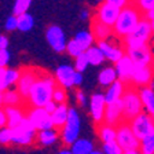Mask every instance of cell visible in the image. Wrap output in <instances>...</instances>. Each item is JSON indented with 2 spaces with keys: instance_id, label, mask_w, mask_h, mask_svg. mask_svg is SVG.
<instances>
[{
  "instance_id": "cell-42",
  "label": "cell",
  "mask_w": 154,
  "mask_h": 154,
  "mask_svg": "<svg viewBox=\"0 0 154 154\" xmlns=\"http://www.w3.org/2000/svg\"><path fill=\"white\" fill-rule=\"evenodd\" d=\"M136 6L139 7V10H140L142 13H147V11H150L151 8L154 7V0H140Z\"/></svg>"
},
{
  "instance_id": "cell-41",
  "label": "cell",
  "mask_w": 154,
  "mask_h": 154,
  "mask_svg": "<svg viewBox=\"0 0 154 154\" xmlns=\"http://www.w3.org/2000/svg\"><path fill=\"white\" fill-rule=\"evenodd\" d=\"M7 32H13V30H17L18 29V17L17 15H10L6 21V25H4Z\"/></svg>"
},
{
  "instance_id": "cell-1",
  "label": "cell",
  "mask_w": 154,
  "mask_h": 154,
  "mask_svg": "<svg viewBox=\"0 0 154 154\" xmlns=\"http://www.w3.org/2000/svg\"><path fill=\"white\" fill-rule=\"evenodd\" d=\"M55 80L52 76H38L36 84L32 87V90L29 92L28 100L30 106L33 107H44L50 100H52L55 91Z\"/></svg>"
},
{
  "instance_id": "cell-31",
  "label": "cell",
  "mask_w": 154,
  "mask_h": 154,
  "mask_svg": "<svg viewBox=\"0 0 154 154\" xmlns=\"http://www.w3.org/2000/svg\"><path fill=\"white\" fill-rule=\"evenodd\" d=\"M85 54H87V58H88L91 66H99V65H102L103 61L106 59L103 52H102V50H100L98 45H92L91 48H88L85 51Z\"/></svg>"
},
{
  "instance_id": "cell-43",
  "label": "cell",
  "mask_w": 154,
  "mask_h": 154,
  "mask_svg": "<svg viewBox=\"0 0 154 154\" xmlns=\"http://www.w3.org/2000/svg\"><path fill=\"white\" fill-rule=\"evenodd\" d=\"M10 61L8 50H0V67H7Z\"/></svg>"
},
{
  "instance_id": "cell-8",
  "label": "cell",
  "mask_w": 154,
  "mask_h": 154,
  "mask_svg": "<svg viewBox=\"0 0 154 154\" xmlns=\"http://www.w3.org/2000/svg\"><path fill=\"white\" fill-rule=\"evenodd\" d=\"M129 125H131L132 131H134V134L136 135V138L139 140L144 139L149 135L154 134V121L151 119V116L146 112L140 113L138 117H135L134 120H131Z\"/></svg>"
},
{
  "instance_id": "cell-45",
  "label": "cell",
  "mask_w": 154,
  "mask_h": 154,
  "mask_svg": "<svg viewBox=\"0 0 154 154\" xmlns=\"http://www.w3.org/2000/svg\"><path fill=\"white\" fill-rule=\"evenodd\" d=\"M57 107H58V103L57 102H54V100H50V102L47 103V105L43 107V109L45 110L47 113H50V114H52V113L57 110Z\"/></svg>"
},
{
  "instance_id": "cell-20",
  "label": "cell",
  "mask_w": 154,
  "mask_h": 154,
  "mask_svg": "<svg viewBox=\"0 0 154 154\" xmlns=\"http://www.w3.org/2000/svg\"><path fill=\"white\" fill-rule=\"evenodd\" d=\"M125 91V83H122L121 80H117L116 83H113L112 85L107 88V91L105 92V99L106 103L110 105V103H114V102H119V100L122 99Z\"/></svg>"
},
{
  "instance_id": "cell-30",
  "label": "cell",
  "mask_w": 154,
  "mask_h": 154,
  "mask_svg": "<svg viewBox=\"0 0 154 154\" xmlns=\"http://www.w3.org/2000/svg\"><path fill=\"white\" fill-rule=\"evenodd\" d=\"M74 40H76V43L81 47V50H83L84 52L88 50V48L92 47V43H94V36L91 32H87V30H80V32H77L76 36H74Z\"/></svg>"
},
{
  "instance_id": "cell-51",
  "label": "cell",
  "mask_w": 154,
  "mask_h": 154,
  "mask_svg": "<svg viewBox=\"0 0 154 154\" xmlns=\"http://www.w3.org/2000/svg\"><path fill=\"white\" fill-rule=\"evenodd\" d=\"M7 69H8V67H0V83L4 80L6 73H7Z\"/></svg>"
},
{
  "instance_id": "cell-56",
  "label": "cell",
  "mask_w": 154,
  "mask_h": 154,
  "mask_svg": "<svg viewBox=\"0 0 154 154\" xmlns=\"http://www.w3.org/2000/svg\"><path fill=\"white\" fill-rule=\"evenodd\" d=\"M90 154H105V153H103L102 150H94L92 153H90Z\"/></svg>"
},
{
  "instance_id": "cell-11",
  "label": "cell",
  "mask_w": 154,
  "mask_h": 154,
  "mask_svg": "<svg viewBox=\"0 0 154 154\" xmlns=\"http://www.w3.org/2000/svg\"><path fill=\"white\" fill-rule=\"evenodd\" d=\"M121 10L119 7L113 6V4L107 3V2H103L100 3L99 8H98V13H96V18L99 19L100 22H103L105 25L110 26V28H114L116 22L120 17Z\"/></svg>"
},
{
  "instance_id": "cell-40",
  "label": "cell",
  "mask_w": 154,
  "mask_h": 154,
  "mask_svg": "<svg viewBox=\"0 0 154 154\" xmlns=\"http://www.w3.org/2000/svg\"><path fill=\"white\" fill-rule=\"evenodd\" d=\"M52 100L57 102L58 105H62V103L66 102V92H65V88H62V87H57L55 91H54Z\"/></svg>"
},
{
  "instance_id": "cell-7",
  "label": "cell",
  "mask_w": 154,
  "mask_h": 154,
  "mask_svg": "<svg viewBox=\"0 0 154 154\" xmlns=\"http://www.w3.org/2000/svg\"><path fill=\"white\" fill-rule=\"evenodd\" d=\"M117 128V139L116 142L121 146L124 151L127 150H139L140 147V140L136 138V135L134 134L129 122L124 121L120 125L116 127Z\"/></svg>"
},
{
  "instance_id": "cell-35",
  "label": "cell",
  "mask_w": 154,
  "mask_h": 154,
  "mask_svg": "<svg viewBox=\"0 0 154 154\" xmlns=\"http://www.w3.org/2000/svg\"><path fill=\"white\" fill-rule=\"evenodd\" d=\"M30 4H32V0H15L14 8H13V14L17 17L22 15V14H26L29 7H30Z\"/></svg>"
},
{
  "instance_id": "cell-25",
  "label": "cell",
  "mask_w": 154,
  "mask_h": 154,
  "mask_svg": "<svg viewBox=\"0 0 154 154\" xmlns=\"http://www.w3.org/2000/svg\"><path fill=\"white\" fill-rule=\"evenodd\" d=\"M117 80H119V76H117V72H116V67H105L98 74V83L102 87H107L109 88Z\"/></svg>"
},
{
  "instance_id": "cell-48",
  "label": "cell",
  "mask_w": 154,
  "mask_h": 154,
  "mask_svg": "<svg viewBox=\"0 0 154 154\" xmlns=\"http://www.w3.org/2000/svg\"><path fill=\"white\" fill-rule=\"evenodd\" d=\"M8 47V38L4 35H0V50H7Z\"/></svg>"
},
{
  "instance_id": "cell-57",
  "label": "cell",
  "mask_w": 154,
  "mask_h": 154,
  "mask_svg": "<svg viewBox=\"0 0 154 154\" xmlns=\"http://www.w3.org/2000/svg\"><path fill=\"white\" fill-rule=\"evenodd\" d=\"M139 2H140V0H131V3H132V4H138Z\"/></svg>"
},
{
  "instance_id": "cell-13",
  "label": "cell",
  "mask_w": 154,
  "mask_h": 154,
  "mask_svg": "<svg viewBox=\"0 0 154 154\" xmlns=\"http://www.w3.org/2000/svg\"><path fill=\"white\" fill-rule=\"evenodd\" d=\"M38 74L32 69H25V70L21 72V77H19L18 83H17V91L22 95V98L28 99L29 92L32 90V87L36 84Z\"/></svg>"
},
{
  "instance_id": "cell-3",
  "label": "cell",
  "mask_w": 154,
  "mask_h": 154,
  "mask_svg": "<svg viewBox=\"0 0 154 154\" xmlns=\"http://www.w3.org/2000/svg\"><path fill=\"white\" fill-rule=\"evenodd\" d=\"M151 36H153L151 23L149 19H146L143 17V19H142L140 22L138 23V26L134 29V32L124 38V44H125V47H127V50L143 47V45H147Z\"/></svg>"
},
{
  "instance_id": "cell-16",
  "label": "cell",
  "mask_w": 154,
  "mask_h": 154,
  "mask_svg": "<svg viewBox=\"0 0 154 154\" xmlns=\"http://www.w3.org/2000/svg\"><path fill=\"white\" fill-rule=\"evenodd\" d=\"M74 74H76V69L73 66L61 65L55 70V80L58 81V84L62 88H72V87H74V84H73Z\"/></svg>"
},
{
  "instance_id": "cell-54",
  "label": "cell",
  "mask_w": 154,
  "mask_h": 154,
  "mask_svg": "<svg viewBox=\"0 0 154 154\" xmlns=\"http://www.w3.org/2000/svg\"><path fill=\"white\" fill-rule=\"evenodd\" d=\"M3 98H4V92H3V91H0V109H2V107H3V105H4Z\"/></svg>"
},
{
  "instance_id": "cell-53",
  "label": "cell",
  "mask_w": 154,
  "mask_h": 154,
  "mask_svg": "<svg viewBox=\"0 0 154 154\" xmlns=\"http://www.w3.org/2000/svg\"><path fill=\"white\" fill-rule=\"evenodd\" d=\"M122 154H142V151L140 150H127Z\"/></svg>"
},
{
  "instance_id": "cell-38",
  "label": "cell",
  "mask_w": 154,
  "mask_h": 154,
  "mask_svg": "<svg viewBox=\"0 0 154 154\" xmlns=\"http://www.w3.org/2000/svg\"><path fill=\"white\" fill-rule=\"evenodd\" d=\"M66 52L70 57H73V58H77L79 55H81L83 54V50H81V47L79 44L76 43V40L74 38H72V40H69L67 42V45H66Z\"/></svg>"
},
{
  "instance_id": "cell-14",
  "label": "cell",
  "mask_w": 154,
  "mask_h": 154,
  "mask_svg": "<svg viewBox=\"0 0 154 154\" xmlns=\"http://www.w3.org/2000/svg\"><path fill=\"white\" fill-rule=\"evenodd\" d=\"M106 99H105V94H94L91 96V102H90V110L92 120L98 124H102L103 119H105V112H106Z\"/></svg>"
},
{
  "instance_id": "cell-33",
  "label": "cell",
  "mask_w": 154,
  "mask_h": 154,
  "mask_svg": "<svg viewBox=\"0 0 154 154\" xmlns=\"http://www.w3.org/2000/svg\"><path fill=\"white\" fill-rule=\"evenodd\" d=\"M35 26V19L30 14H22L18 17V30L21 32H29L32 30V28Z\"/></svg>"
},
{
  "instance_id": "cell-4",
  "label": "cell",
  "mask_w": 154,
  "mask_h": 154,
  "mask_svg": "<svg viewBox=\"0 0 154 154\" xmlns=\"http://www.w3.org/2000/svg\"><path fill=\"white\" fill-rule=\"evenodd\" d=\"M121 102H122V109H124V120L127 122L134 120L135 117H138L144 110L139 91H136L135 88H127Z\"/></svg>"
},
{
  "instance_id": "cell-19",
  "label": "cell",
  "mask_w": 154,
  "mask_h": 154,
  "mask_svg": "<svg viewBox=\"0 0 154 154\" xmlns=\"http://www.w3.org/2000/svg\"><path fill=\"white\" fill-rule=\"evenodd\" d=\"M151 79H153V69L151 66L138 67L135 66L134 74H132V83L139 87L151 85Z\"/></svg>"
},
{
  "instance_id": "cell-44",
  "label": "cell",
  "mask_w": 154,
  "mask_h": 154,
  "mask_svg": "<svg viewBox=\"0 0 154 154\" xmlns=\"http://www.w3.org/2000/svg\"><path fill=\"white\" fill-rule=\"evenodd\" d=\"M107 3L113 4V6L119 7L120 10H122L124 7H127L128 4H131V0H106Z\"/></svg>"
},
{
  "instance_id": "cell-32",
  "label": "cell",
  "mask_w": 154,
  "mask_h": 154,
  "mask_svg": "<svg viewBox=\"0 0 154 154\" xmlns=\"http://www.w3.org/2000/svg\"><path fill=\"white\" fill-rule=\"evenodd\" d=\"M22 95L18 92V91H14V90H7L4 92V106L6 107H18V105L21 103L22 100Z\"/></svg>"
},
{
  "instance_id": "cell-36",
  "label": "cell",
  "mask_w": 154,
  "mask_h": 154,
  "mask_svg": "<svg viewBox=\"0 0 154 154\" xmlns=\"http://www.w3.org/2000/svg\"><path fill=\"white\" fill-rule=\"evenodd\" d=\"M87 66H90V61H88L85 52H83L81 55L74 58V69H76V72L83 73V72L87 69Z\"/></svg>"
},
{
  "instance_id": "cell-18",
  "label": "cell",
  "mask_w": 154,
  "mask_h": 154,
  "mask_svg": "<svg viewBox=\"0 0 154 154\" xmlns=\"http://www.w3.org/2000/svg\"><path fill=\"white\" fill-rule=\"evenodd\" d=\"M98 47L102 50V52H103L106 59H109V61L113 62V63H117V62L127 54L121 47H117V45L109 43V40H107V42H99L98 43Z\"/></svg>"
},
{
  "instance_id": "cell-5",
  "label": "cell",
  "mask_w": 154,
  "mask_h": 154,
  "mask_svg": "<svg viewBox=\"0 0 154 154\" xmlns=\"http://www.w3.org/2000/svg\"><path fill=\"white\" fill-rule=\"evenodd\" d=\"M80 129H81V121L80 116L76 109H69V119H67L65 127L61 129V138L65 144H72L80 139Z\"/></svg>"
},
{
  "instance_id": "cell-2",
  "label": "cell",
  "mask_w": 154,
  "mask_h": 154,
  "mask_svg": "<svg viewBox=\"0 0 154 154\" xmlns=\"http://www.w3.org/2000/svg\"><path fill=\"white\" fill-rule=\"evenodd\" d=\"M143 17L144 15H142V11L139 10V7L136 4H128L127 7H124L121 10L119 19H117V22L113 28L114 35L125 38L128 35H131L134 32V29L143 19Z\"/></svg>"
},
{
  "instance_id": "cell-9",
  "label": "cell",
  "mask_w": 154,
  "mask_h": 154,
  "mask_svg": "<svg viewBox=\"0 0 154 154\" xmlns=\"http://www.w3.org/2000/svg\"><path fill=\"white\" fill-rule=\"evenodd\" d=\"M45 38H47L50 47L54 50L55 52L61 54V52L66 51V35L62 30V28H59L58 25H51L48 26L47 32H45Z\"/></svg>"
},
{
  "instance_id": "cell-29",
  "label": "cell",
  "mask_w": 154,
  "mask_h": 154,
  "mask_svg": "<svg viewBox=\"0 0 154 154\" xmlns=\"http://www.w3.org/2000/svg\"><path fill=\"white\" fill-rule=\"evenodd\" d=\"M19 77H21V72L15 70V69H10L8 67V69H7V73H6L4 80L0 83V91L6 92L7 90H10V87L18 83Z\"/></svg>"
},
{
  "instance_id": "cell-23",
  "label": "cell",
  "mask_w": 154,
  "mask_h": 154,
  "mask_svg": "<svg viewBox=\"0 0 154 154\" xmlns=\"http://www.w3.org/2000/svg\"><path fill=\"white\" fill-rule=\"evenodd\" d=\"M4 112H6L7 117V127L11 129L18 127L26 117L19 107H4Z\"/></svg>"
},
{
  "instance_id": "cell-12",
  "label": "cell",
  "mask_w": 154,
  "mask_h": 154,
  "mask_svg": "<svg viewBox=\"0 0 154 154\" xmlns=\"http://www.w3.org/2000/svg\"><path fill=\"white\" fill-rule=\"evenodd\" d=\"M127 55L132 59L135 66H138V67L151 66V63L154 62V55L151 54V50L149 45L127 50Z\"/></svg>"
},
{
  "instance_id": "cell-34",
  "label": "cell",
  "mask_w": 154,
  "mask_h": 154,
  "mask_svg": "<svg viewBox=\"0 0 154 154\" xmlns=\"http://www.w3.org/2000/svg\"><path fill=\"white\" fill-rule=\"evenodd\" d=\"M139 150L142 151V154H154V134L142 139Z\"/></svg>"
},
{
  "instance_id": "cell-10",
  "label": "cell",
  "mask_w": 154,
  "mask_h": 154,
  "mask_svg": "<svg viewBox=\"0 0 154 154\" xmlns=\"http://www.w3.org/2000/svg\"><path fill=\"white\" fill-rule=\"evenodd\" d=\"M29 119V121L33 124V127L36 128V131H44V129H51L54 128L51 120V114L47 113L43 107H33L26 116Z\"/></svg>"
},
{
  "instance_id": "cell-52",
  "label": "cell",
  "mask_w": 154,
  "mask_h": 154,
  "mask_svg": "<svg viewBox=\"0 0 154 154\" xmlns=\"http://www.w3.org/2000/svg\"><path fill=\"white\" fill-rule=\"evenodd\" d=\"M88 17H90V13H88L87 10H83L80 14V18L83 19V21H85V19H88Z\"/></svg>"
},
{
  "instance_id": "cell-58",
  "label": "cell",
  "mask_w": 154,
  "mask_h": 154,
  "mask_svg": "<svg viewBox=\"0 0 154 154\" xmlns=\"http://www.w3.org/2000/svg\"><path fill=\"white\" fill-rule=\"evenodd\" d=\"M150 23H151V28H153V33H154V19H153V21H150Z\"/></svg>"
},
{
  "instance_id": "cell-37",
  "label": "cell",
  "mask_w": 154,
  "mask_h": 154,
  "mask_svg": "<svg viewBox=\"0 0 154 154\" xmlns=\"http://www.w3.org/2000/svg\"><path fill=\"white\" fill-rule=\"evenodd\" d=\"M102 151L105 154H122L124 150L121 149L117 142H109V143H103L102 144Z\"/></svg>"
},
{
  "instance_id": "cell-47",
  "label": "cell",
  "mask_w": 154,
  "mask_h": 154,
  "mask_svg": "<svg viewBox=\"0 0 154 154\" xmlns=\"http://www.w3.org/2000/svg\"><path fill=\"white\" fill-rule=\"evenodd\" d=\"M73 84H74V87H79V85H81V84H83V74H81L80 72H76Z\"/></svg>"
},
{
  "instance_id": "cell-22",
  "label": "cell",
  "mask_w": 154,
  "mask_h": 154,
  "mask_svg": "<svg viewBox=\"0 0 154 154\" xmlns=\"http://www.w3.org/2000/svg\"><path fill=\"white\" fill-rule=\"evenodd\" d=\"M67 119H69V107L66 106V103L58 105L57 110L51 114V120H52V125L54 128H63L66 124Z\"/></svg>"
},
{
  "instance_id": "cell-50",
  "label": "cell",
  "mask_w": 154,
  "mask_h": 154,
  "mask_svg": "<svg viewBox=\"0 0 154 154\" xmlns=\"http://www.w3.org/2000/svg\"><path fill=\"white\" fill-rule=\"evenodd\" d=\"M144 18L149 19V21H153L154 19V7L150 10V11H147V13L144 14Z\"/></svg>"
},
{
  "instance_id": "cell-26",
  "label": "cell",
  "mask_w": 154,
  "mask_h": 154,
  "mask_svg": "<svg viewBox=\"0 0 154 154\" xmlns=\"http://www.w3.org/2000/svg\"><path fill=\"white\" fill-rule=\"evenodd\" d=\"M59 138V132L57 128L51 129H44V131L37 132V142L43 146H51Z\"/></svg>"
},
{
  "instance_id": "cell-17",
  "label": "cell",
  "mask_w": 154,
  "mask_h": 154,
  "mask_svg": "<svg viewBox=\"0 0 154 154\" xmlns=\"http://www.w3.org/2000/svg\"><path fill=\"white\" fill-rule=\"evenodd\" d=\"M134 70H135V63L127 54L116 63V72H117V76H119V80H121L122 83L132 81Z\"/></svg>"
},
{
  "instance_id": "cell-55",
  "label": "cell",
  "mask_w": 154,
  "mask_h": 154,
  "mask_svg": "<svg viewBox=\"0 0 154 154\" xmlns=\"http://www.w3.org/2000/svg\"><path fill=\"white\" fill-rule=\"evenodd\" d=\"M58 154H73V153L70 151V149H69V150H67V149H63V150H61Z\"/></svg>"
},
{
  "instance_id": "cell-24",
  "label": "cell",
  "mask_w": 154,
  "mask_h": 154,
  "mask_svg": "<svg viewBox=\"0 0 154 154\" xmlns=\"http://www.w3.org/2000/svg\"><path fill=\"white\" fill-rule=\"evenodd\" d=\"M142 103H143V109L146 113L151 114L154 112V88L151 87H142L139 90Z\"/></svg>"
},
{
  "instance_id": "cell-28",
  "label": "cell",
  "mask_w": 154,
  "mask_h": 154,
  "mask_svg": "<svg viewBox=\"0 0 154 154\" xmlns=\"http://www.w3.org/2000/svg\"><path fill=\"white\" fill-rule=\"evenodd\" d=\"M99 138L103 143L116 142V139H117V128L113 127V125L102 122L99 127Z\"/></svg>"
},
{
  "instance_id": "cell-21",
  "label": "cell",
  "mask_w": 154,
  "mask_h": 154,
  "mask_svg": "<svg viewBox=\"0 0 154 154\" xmlns=\"http://www.w3.org/2000/svg\"><path fill=\"white\" fill-rule=\"evenodd\" d=\"M91 33H92L94 38L99 43V42H107L114 32H113V28L105 25L98 18H95L92 22V30H91Z\"/></svg>"
},
{
  "instance_id": "cell-59",
  "label": "cell",
  "mask_w": 154,
  "mask_h": 154,
  "mask_svg": "<svg viewBox=\"0 0 154 154\" xmlns=\"http://www.w3.org/2000/svg\"><path fill=\"white\" fill-rule=\"evenodd\" d=\"M95 2H98V3H103V2H106V0H95Z\"/></svg>"
},
{
  "instance_id": "cell-15",
  "label": "cell",
  "mask_w": 154,
  "mask_h": 154,
  "mask_svg": "<svg viewBox=\"0 0 154 154\" xmlns=\"http://www.w3.org/2000/svg\"><path fill=\"white\" fill-rule=\"evenodd\" d=\"M124 109H122V102L119 100V102L110 103V105L106 106V112H105V119H103V122L105 124L113 125V127H117L121 122H124Z\"/></svg>"
},
{
  "instance_id": "cell-39",
  "label": "cell",
  "mask_w": 154,
  "mask_h": 154,
  "mask_svg": "<svg viewBox=\"0 0 154 154\" xmlns=\"http://www.w3.org/2000/svg\"><path fill=\"white\" fill-rule=\"evenodd\" d=\"M13 143V131L8 127L0 128V144H10Z\"/></svg>"
},
{
  "instance_id": "cell-46",
  "label": "cell",
  "mask_w": 154,
  "mask_h": 154,
  "mask_svg": "<svg viewBox=\"0 0 154 154\" xmlns=\"http://www.w3.org/2000/svg\"><path fill=\"white\" fill-rule=\"evenodd\" d=\"M76 99H77V102H79V105L80 106H85L87 105V99H85V95L83 94V91H77L76 92Z\"/></svg>"
},
{
  "instance_id": "cell-27",
  "label": "cell",
  "mask_w": 154,
  "mask_h": 154,
  "mask_svg": "<svg viewBox=\"0 0 154 154\" xmlns=\"http://www.w3.org/2000/svg\"><path fill=\"white\" fill-rule=\"evenodd\" d=\"M95 150L94 149V142L90 139H77L70 146V151L73 154H90Z\"/></svg>"
},
{
  "instance_id": "cell-60",
  "label": "cell",
  "mask_w": 154,
  "mask_h": 154,
  "mask_svg": "<svg viewBox=\"0 0 154 154\" xmlns=\"http://www.w3.org/2000/svg\"><path fill=\"white\" fill-rule=\"evenodd\" d=\"M150 116H151V119H153V121H154V112H153V113H151V114H150Z\"/></svg>"
},
{
  "instance_id": "cell-6",
  "label": "cell",
  "mask_w": 154,
  "mask_h": 154,
  "mask_svg": "<svg viewBox=\"0 0 154 154\" xmlns=\"http://www.w3.org/2000/svg\"><path fill=\"white\" fill-rule=\"evenodd\" d=\"M11 131H13V143L18 146H29L35 143L37 139V131L28 117H25V120Z\"/></svg>"
},
{
  "instance_id": "cell-49",
  "label": "cell",
  "mask_w": 154,
  "mask_h": 154,
  "mask_svg": "<svg viewBox=\"0 0 154 154\" xmlns=\"http://www.w3.org/2000/svg\"><path fill=\"white\" fill-rule=\"evenodd\" d=\"M7 125V117H6V112L4 109H0V128H3Z\"/></svg>"
}]
</instances>
